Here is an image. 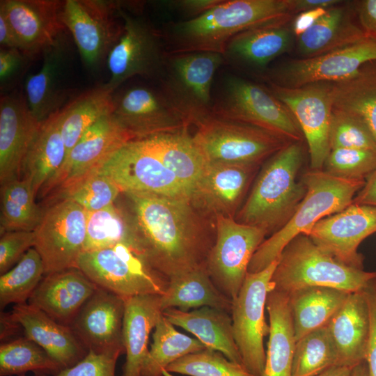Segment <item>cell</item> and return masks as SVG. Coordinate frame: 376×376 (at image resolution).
<instances>
[{
    "label": "cell",
    "instance_id": "53",
    "mask_svg": "<svg viewBox=\"0 0 376 376\" xmlns=\"http://www.w3.org/2000/svg\"><path fill=\"white\" fill-rule=\"evenodd\" d=\"M369 308L370 332L366 361L368 376H376V278L363 289Z\"/></svg>",
    "mask_w": 376,
    "mask_h": 376
},
{
    "label": "cell",
    "instance_id": "61",
    "mask_svg": "<svg viewBox=\"0 0 376 376\" xmlns=\"http://www.w3.org/2000/svg\"><path fill=\"white\" fill-rule=\"evenodd\" d=\"M354 367L333 366L315 376H350Z\"/></svg>",
    "mask_w": 376,
    "mask_h": 376
},
{
    "label": "cell",
    "instance_id": "49",
    "mask_svg": "<svg viewBox=\"0 0 376 376\" xmlns=\"http://www.w3.org/2000/svg\"><path fill=\"white\" fill-rule=\"evenodd\" d=\"M325 171L343 178L364 179L376 169V151L357 148L330 150Z\"/></svg>",
    "mask_w": 376,
    "mask_h": 376
},
{
    "label": "cell",
    "instance_id": "30",
    "mask_svg": "<svg viewBox=\"0 0 376 376\" xmlns=\"http://www.w3.org/2000/svg\"><path fill=\"white\" fill-rule=\"evenodd\" d=\"M251 166L206 162L191 196V204L217 215L230 217L246 187Z\"/></svg>",
    "mask_w": 376,
    "mask_h": 376
},
{
    "label": "cell",
    "instance_id": "27",
    "mask_svg": "<svg viewBox=\"0 0 376 376\" xmlns=\"http://www.w3.org/2000/svg\"><path fill=\"white\" fill-rule=\"evenodd\" d=\"M337 353V365L354 367L365 361L370 313L363 290L350 292L326 326Z\"/></svg>",
    "mask_w": 376,
    "mask_h": 376
},
{
    "label": "cell",
    "instance_id": "7",
    "mask_svg": "<svg viewBox=\"0 0 376 376\" xmlns=\"http://www.w3.org/2000/svg\"><path fill=\"white\" fill-rule=\"evenodd\" d=\"M197 126L193 137L206 162L251 166L293 142L265 129L214 115Z\"/></svg>",
    "mask_w": 376,
    "mask_h": 376
},
{
    "label": "cell",
    "instance_id": "6",
    "mask_svg": "<svg viewBox=\"0 0 376 376\" xmlns=\"http://www.w3.org/2000/svg\"><path fill=\"white\" fill-rule=\"evenodd\" d=\"M224 63L217 52L166 53L159 90L187 125H198L212 115L213 78Z\"/></svg>",
    "mask_w": 376,
    "mask_h": 376
},
{
    "label": "cell",
    "instance_id": "5",
    "mask_svg": "<svg viewBox=\"0 0 376 376\" xmlns=\"http://www.w3.org/2000/svg\"><path fill=\"white\" fill-rule=\"evenodd\" d=\"M376 278V272H366L345 264L300 234L282 251L271 282L273 289L289 294L311 286L335 288L349 292L363 290Z\"/></svg>",
    "mask_w": 376,
    "mask_h": 376
},
{
    "label": "cell",
    "instance_id": "31",
    "mask_svg": "<svg viewBox=\"0 0 376 376\" xmlns=\"http://www.w3.org/2000/svg\"><path fill=\"white\" fill-rule=\"evenodd\" d=\"M65 159L59 110L41 123L24 160L22 178L31 182L40 197Z\"/></svg>",
    "mask_w": 376,
    "mask_h": 376
},
{
    "label": "cell",
    "instance_id": "8",
    "mask_svg": "<svg viewBox=\"0 0 376 376\" xmlns=\"http://www.w3.org/2000/svg\"><path fill=\"white\" fill-rule=\"evenodd\" d=\"M212 115L265 129L290 141H301L304 136L290 110L267 87L235 75L224 79Z\"/></svg>",
    "mask_w": 376,
    "mask_h": 376
},
{
    "label": "cell",
    "instance_id": "22",
    "mask_svg": "<svg viewBox=\"0 0 376 376\" xmlns=\"http://www.w3.org/2000/svg\"><path fill=\"white\" fill-rule=\"evenodd\" d=\"M41 123L17 91L0 100V183L21 179L24 160Z\"/></svg>",
    "mask_w": 376,
    "mask_h": 376
},
{
    "label": "cell",
    "instance_id": "35",
    "mask_svg": "<svg viewBox=\"0 0 376 376\" xmlns=\"http://www.w3.org/2000/svg\"><path fill=\"white\" fill-rule=\"evenodd\" d=\"M266 308L269 319V334L262 376H292L297 341L288 295L271 290L267 295Z\"/></svg>",
    "mask_w": 376,
    "mask_h": 376
},
{
    "label": "cell",
    "instance_id": "20",
    "mask_svg": "<svg viewBox=\"0 0 376 376\" xmlns=\"http://www.w3.org/2000/svg\"><path fill=\"white\" fill-rule=\"evenodd\" d=\"M64 1L1 0V12L10 24L19 49L31 60L42 56L65 32L61 20Z\"/></svg>",
    "mask_w": 376,
    "mask_h": 376
},
{
    "label": "cell",
    "instance_id": "56",
    "mask_svg": "<svg viewBox=\"0 0 376 376\" xmlns=\"http://www.w3.org/2000/svg\"><path fill=\"white\" fill-rule=\"evenodd\" d=\"M327 10V9L324 8H317L298 13L292 22L293 33L297 37L303 34L324 15Z\"/></svg>",
    "mask_w": 376,
    "mask_h": 376
},
{
    "label": "cell",
    "instance_id": "63",
    "mask_svg": "<svg viewBox=\"0 0 376 376\" xmlns=\"http://www.w3.org/2000/svg\"><path fill=\"white\" fill-rule=\"evenodd\" d=\"M20 376H24V375H20Z\"/></svg>",
    "mask_w": 376,
    "mask_h": 376
},
{
    "label": "cell",
    "instance_id": "45",
    "mask_svg": "<svg viewBox=\"0 0 376 376\" xmlns=\"http://www.w3.org/2000/svg\"><path fill=\"white\" fill-rule=\"evenodd\" d=\"M337 365V353L327 327L296 342L292 376H315Z\"/></svg>",
    "mask_w": 376,
    "mask_h": 376
},
{
    "label": "cell",
    "instance_id": "25",
    "mask_svg": "<svg viewBox=\"0 0 376 376\" xmlns=\"http://www.w3.org/2000/svg\"><path fill=\"white\" fill-rule=\"evenodd\" d=\"M42 56L41 68L27 77L24 86V95L31 111L40 123L61 110L67 97L63 84L70 46L65 32Z\"/></svg>",
    "mask_w": 376,
    "mask_h": 376
},
{
    "label": "cell",
    "instance_id": "11",
    "mask_svg": "<svg viewBox=\"0 0 376 376\" xmlns=\"http://www.w3.org/2000/svg\"><path fill=\"white\" fill-rule=\"evenodd\" d=\"M279 259L263 270L248 272L237 296L231 300L232 325L242 365L253 376H262L266 360L264 337L269 334L265 318L266 301Z\"/></svg>",
    "mask_w": 376,
    "mask_h": 376
},
{
    "label": "cell",
    "instance_id": "26",
    "mask_svg": "<svg viewBox=\"0 0 376 376\" xmlns=\"http://www.w3.org/2000/svg\"><path fill=\"white\" fill-rule=\"evenodd\" d=\"M11 312L22 325L24 336L42 347L63 368L75 365L87 354L70 327L57 322L40 308L24 303L15 305Z\"/></svg>",
    "mask_w": 376,
    "mask_h": 376
},
{
    "label": "cell",
    "instance_id": "9",
    "mask_svg": "<svg viewBox=\"0 0 376 376\" xmlns=\"http://www.w3.org/2000/svg\"><path fill=\"white\" fill-rule=\"evenodd\" d=\"M132 10L118 1L123 31L107 57L110 77L104 84L112 93L134 76L159 79L164 72L166 53L162 35Z\"/></svg>",
    "mask_w": 376,
    "mask_h": 376
},
{
    "label": "cell",
    "instance_id": "10",
    "mask_svg": "<svg viewBox=\"0 0 376 376\" xmlns=\"http://www.w3.org/2000/svg\"><path fill=\"white\" fill-rule=\"evenodd\" d=\"M77 268L97 287L125 299L142 295H162L167 284L130 244L83 251Z\"/></svg>",
    "mask_w": 376,
    "mask_h": 376
},
{
    "label": "cell",
    "instance_id": "24",
    "mask_svg": "<svg viewBox=\"0 0 376 376\" xmlns=\"http://www.w3.org/2000/svg\"><path fill=\"white\" fill-rule=\"evenodd\" d=\"M97 288L80 269L70 268L45 275L28 304L70 327Z\"/></svg>",
    "mask_w": 376,
    "mask_h": 376
},
{
    "label": "cell",
    "instance_id": "50",
    "mask_svg": "<svg viewBox=\"0 0 376 376\" xmlns=\"http://www.w3.org/2000/svg\"><path fill=\"white\" fill-rule=\"evenodd\" d=\"M123 352L122 350L104 352L88 350L81 360L71 367L63 368L53 375L36 376H115L117 359Z\"/></svg>",
    "mask_w": 376,
    "mask_h": 376
},
{
    "label": "cell",
    "instance_id": "39",
    "mask_svg": "<svg viewBox=\"0 0 376 376\" xmlns=\"http://www.w3.org/2000/svg\"><path fill=\"white\" fill-rule=\"evenodd\" d=\"M331 84L333 108L360 119L376 141V68L366 64L354 76Z\"/></svg>",
    "mask_w": 376,
    "mask_h": 376
},
{
    "label": "cell",
    "instance_id": "54",
    "mask_svg": "<svg viewBox=\"0 0 376 376\" xmlns=\"http://www.w3.org/2000/svg\"><path fill=\"white\" fill-rule=\"evenodd\" d=\"M223 0H168L157 3L162 8L169 11H176L193 18L199 16Z\"/></svg>",
    "mask_w": 376,
    "mask_h": 376
},
{
    "label": "cell",
    "instance_id": "40",
    "mask_svg": "<svg viewBox=\"0 0 376 376\" xmlns=\"http://www.w3.org/2000/svg\"><path fill=\"white\" fill-rule=\"evenodd\" d=\"M174 326L163 314L155 327L141 376H161L176 360L207 349L197 338L180 333Z\"/></svg>",
    "mask_w": 376,
    "mask_h": 376
},
{
    "label": "cell",
    "instance_id": "2",
    "mask_svg": "<svg viewBox=\"0 0 376 376\" xmlns=\"http://www.w3.org/2000/svg\"><path fill=\"white\" fill-rule=\"evenodd\" d=\"M291 0H223L198 17L171 24L164 38L169 54L212 52L224 54L228 41L248 29L288 23Z\"/></svg>",
    "mask_w": 376,
    "mask_h": 376
},
{
    "label": "cell",
    "instance_id": "19",
    "mask_svg": "<svg viewBox=\"0 0 376 376\" xmlns=\"http://www.w3.org/2000/svg\"><path fill=\"white\" fill-rule=\"evenodd\" d=\"M111 115L132 140L178 130L188 125L160 90L143 85L113 93Z\"/></svg>",
    "mask_w": 376,
    "mask_h": 376
},
{
    "label": "cell",
    "instance_id": "13",
    "mask_svg": "<svg viewBox=\"0 0 376 376\" xmlns=\"http://www.w3.org/2000/svg\"><path fill=\"white\" fill-rule=\"evenodd\" d=\"M97 173L111 178L122 192L185 198L189 191L139 139L131 140L109 156Z\"/></svg>",
    "mask_w": 376,
    "mask_h": 376
},
{
    "label": "cell",
    "instance_id": "15",
    "mask_svg": "<svg viewBox=\"0 0 376 376\" xmlns=\"http://www.w3.org/2000/svg\"><path fill=\"white\" fill-rule=\"evenodd\" d=\"M217 240L208 260L209 274L230 300L238 294L250 261L267 231L265 228L216 216Z\"/></svg>",
    "mask_w": 376,
    "mask_h": 376
},
{
    "label": "cell",
    "instance_id": "55",
    "mask_svg": "<svg viewBox=\"0 0 376 376\" xmlns=\"http://www.w3.org/2000/svg\"><path fill=\"white\" fill-rule=\"evenodd\" d=\"M354 10L366 38L376 41V0L356 1Z\"/></svg>",
    "mask_w": 376,
    "mask_h": 376
},
{
    "label": "cell",
    "instance_id": "29",
    "mask_svg": "<svg viewBox=\"0 0 376 376\" xmlns=\"http://www.w3.org/2000/svg\"><path fill=\"white\" fill-rule=\"evenodd\" d=\"M292 41V32L288 23L267 25L233 37L223 55L226 62L230 64L260 71L275 58L287 52Z\"/></svg>",
    "mask_w": 376,
    "mask_h": 376
},
{
    "label": "cell",
    "instance_id": "48",
    "mask_svg": "<svg viewBox=\"0 0 376 376\" xmlns=\"http://www.w3.org/2000/svg\"><path fill=\"white\" fill-rule=\"evenodd\" d=\"M329 144L331 150L357 148L376 151V141L366 125L352 114L334 108Z\"/></svg>",
    "mask_w": 376,
    "mask_h": 376
},
{
    "label": "cell",
    "instance_id": "42",
    "mask_svg": "<svg viewBox=\"0 0 376 376\" xmlns=\"http://www.w3.org/2000/svg\"><path fill=\"white\" fill-rule=\"evenodd\" d=\"M119 243H126L134 248V233L127 212L116 203L97 211L87 212L84 251L104 249Z\"/></svg>",
    "mask_w": 376,
    "mask_h": 376
},
{
    "label": "cell",
    "instance_id": "57",
    "mask_svg": "<svg viewBox=\"0 0 376 376\" xmlns=\"http://www.w3.org/2000/svg\"><path fill=\"white\" fill-rule=\"evenodd\" d=\"M0 322V339L3 343L19 338L17 337L19 333L24 332L22 325L16 320L11 311L6 313L1 311Z\"/></svg>",
    "mask_w": 376,
    "mask_h": 376
},
{
    "label": "cell",
    "instance_id": "21",
    "mask_svg": "<svg viewBox=\"0 0 376 376\" xmlns=\"http://www.w3.org/2000/svg\"><path fill=\"white\" fill-rule=\"evenodd\" d=\"M375 232L376 206L352 203L318 221L306 235L340 261L363 269V257L358 247Z\"/></svg>",
    "mask_w": 376,
    "mask_h": 376
},
{
    "label": "cell",
    "instance_id": "17",
    "mask_svg": "<svg viewBox=\"0 0 376 376\" xmlns=\"http://www.w3.org/2000/svg\"><path fill=\"white\" fill-rule=\"evenodd\" d=\"M373 61H376V41L365 38L317 56L287 61L270 71L268 80L289 88L338 82L354 76Z\"/></svg>",
    "mask_w": 376,
    "mask_h": 376
},
{
    "label": "cell",
    "instance_id": "46",
    "mask_svg": "<svg viewBox=\"0 0 376 376\" xmlns=\"http://www.w3.org/2000/svg\"><path fill=\"white\" fill-rule=\"evenodd\" d=\"M122 193L109 177L95 171L70 188L44 203L42 207L59 199H69L87 212H95L115 203Z\"/></svg>",
    "mask_w": 376,
    "mask_h": 376
},
{
    "label": "cell",
    "instance_id": "4",
    "mask_svg": "<svg viewBox=\"0 0 376 376\" xmlns=\"http://www.w3.org/2000/svg\"><path fill=\"white\" fill-rule=\"evenodd\" d=\"M301 141H293L274 153L258 176L238 222L269 230L282 228L292 217L306 189L296 180L303 162Z\"/></svg>",
    "mask_w": 376,
    "mask_h": 376
},
{
    "label": "cell",
    "instance_id": "14",
    "mask_svg": "<svg viewBox=\"0 0 376 376\" xmlns=\"http://www.w3.org/2000/svg\"><path fill=\"white\" fill-rule=\"evenodd\" d=\"M118 1L65 0L61 20L70 32L88 68L97 70L119 40L123 22H118ZM121 20V19H120Z\"/></svg>",
    "mask_w": 376,
    "mask_h": 376
},
{
    "label": "cell",
    "instance_id": "36",
    "mask_svg": "<svg viewBox=\"0 0 376 376\" xmlns=\"http://www.w3.org/2000/svg\"><path fill=\"white\" fill-rule=\"evenodd\" d=\"M165 291L160 295L162 311L210 306L225 311L231 308V300L219 291L207 270L200 264L169 278Z\"/></svg>",
    "mask_w": 376,
    "mask_h": 376
},
{
    "label": "cell",
    "instance_id": "58",
    "mask_svg": "<svg viewBox=\"0 0 376 376\" xmlns=\"http://www.w3.org/2000/svg\"><path fill=\"white\" fill-rule=\"evenodd\" d=\"M353 203L376 206V169L366 178L364 186L354 198Z\"/></svg>",
    "mask_w": 376,
    "mask_h": 376
},
{
    "label": "cell",
    "instance_id": "12",
    "mask_svg": "<svg viewBox=\"0 0 376 376\" xmlns=\"http://www.w3.org/2000/svg\"><path fill=\"white\" fill-rule=\"evenodd\" d=\"M42 208L33 230V248L42 258L45 275L77 267L84 250L87 212L69 199L56 200Z\"/></svg>",
    "mask_w": 376,
    "mask_h": 376
},
{
    "label": "cell",
    "instance_id": "51",
    "mask_svg": "<svg viewBox=\"0 0 376 376\" xmlns=\"http://www.w3.org/2000/svg\"><path fill=\"white\" fill-rule=\"evenodd\" d=\"M31 59L17 48L0 47V89L7 94L24 76Z\"/></svg>",
    "mask_w": 376,
    "mask_h": 376
},
{
    "label": "cell",
    "instance_id": "62",
    "mask_svg": "<svg viewBox=\"0 0 376 376\" xmlns=\"http://www.w3.org/2000/svg\"><path fill=\"white\" fill-rule=\"evenodd\" d=\"M350 376H368L366 361H363L354 366Z\"/></svg>",
    "mask_w": 376,
    "mask_h": 376
},
{
    "label": "cell",
    "instance_id": "16",
    "mask_svg": "<svg viewBox=\"0 0 376 376\" xmlns=\"http://www.w3.org/2000/svg\"><path fill=\"white\" fill-rule=\"evenodd\" d=\"M269 91L291 112L305 137L311 170H322L330 152L329 130L333 111L331 82L289 88L269 82Z\"/></svg>",
    "mask_w": 376,
    "mask_h": 376
},
{
    "label": "cell",
    "instance_id": "37",
    "mask_svg": "<svg viewBox=\"0 0 376 376\" xmlns=\"http://www.w3.org/2000/svg\"><path fill=\"white\" fill-rule=\"evenodd\" d=\"M350 293L335 288L311 286L288 294L296 341L326 327Z\"/></svg>",
    "mask_w": 376,
    "mask_h": 376
},
{
    "label": "cell",
    "instance_id": "59",
    "mask_svg": "<svg viewBox=\"0 0 376 376\" xmlns=\"http://www.w3.org/2000/svg\"><path fill=\"white\" fill-rule=\"evenodd\" d=\"M343 2L340 0H291V5L295 14L317 8L329 9Z\"/></svg>",
    "mask_w": 376,
    "mask_h": 376
},
{
    "label": "cell",
    "instance_id": "52",
    "mask_svg": "<svg viewBox=\"0 0 376 376\" xmlns=\"http://www.w3.org/2000/svg\"><path fill=\"white\" fill-rule=\"evenodd\" d=\"M33 231H10L1 235V275L12 269L22 259L27 251L33 247Z\"/></svg>",
    "mask_w": 376,
    "mask_h": 376
},
{
    "label": "cell",
    "instance_id": "33",
    "mask_svg": "<svg viewBox=\"0 0 376 376\" xmlns=\"http://www.w3.org/2000/svg\"><path fill=\"white\" fill-rule=\"evenodd\" d=\"M163 314L173 325L194 334L207 349L221 352L230 361L242 365L233 336L232 319L225 311L203 306L191 311L169 308Z\"/></svg>",
    "mask_w": 376,
    "mask_h": 376
},
{
    "label": "cell",
    "instance_id": "44",
    "mask_svg": "<svg viewBox=\"0 0 376 376\" xmlns=\"http://www.w3.org/2000/svg\"><path fill=\"white\" fill-rule=\"evenodd\" d=\"M62 369L42 347L24 336L1 343V376L22 375L28 371L56 373Z\"/></svg>",
    "mask_w": 376,
    "mask_h": 376
},
{
    "label": "cell",
    "instance_id": "34",
    "mask_svg": "<svg viewBox=\"0 0 376 376\" xmlns=\"http://www.w3.org/2000/svg\"><path fill=\"white\" fill-rule=\"evenodd\" d=\"M343 3L327 9L311 28L297 37V49L302 58L324 54L366 38L354 19L353 9Z\"/></svg>",
    "mask_w": 376,
    "mask_h": 376
},
{
    "label": "cell",
    "instance_id": "32",
    "mask_svg": "<svg viewBox=\"0 0 376 376\" xmlns=\"http://www.w3.org/2000/svg\"><path fill=\"white\" fill-rule=\"evenodd\" d=\"M186 127L139 140L176 175L191 196L206 162Z\"/></svg>",
    "mask_w": 376,
    "mask_h": 376
},
{
    "label": "cell",
    "instance_id": "3",
    "mask_svg": "<svg viewBox=\"0 0 376 376\" xmlns=\"http://www.w3.org/2000/svg\"><path fill=\"white\" fill-rule=\"evenodd\" d=\"M306 191L290 220L260 245L253 254L248 272H258L278 259L295 237L306 235L320 219L339 212L353 203L364 186V179H348L325 171L311 170L302 178Z\"/></svg>",
    "mask_w": 376,
    "mask_h": 376
},
{
    "label": "cell",
    "instance_id": "38",
    "mask_svg": "<svg viewBox=\"0 0 376 376\" xmlns=\"http://www.w3.org/2000/svg\"><path fill=\"white\" fill-rule=\"evenodd\" d=\"M113 95L104 84L81 93L60 110L66 158L90 127L112 113Z\"/></svg>",
    "mask_w": 376,
    "mask_h": 376
},
{
    "label": "cell",
    "instance_id": "18",
    "mask_svg": "<svg viewBox=\"0 0 376 376\" xmlns=\"http://www.w3.org/2000/svg\"><path fill=\"white\" fill-rule=\"evenodd\" d=\"M131 140L111 113L104 116L82 135L40 198L47 202L95 173L109 156Z\"/></svg>",
    "mask_w": 376,
    "mask_h": 376
},
{
    "label": "cell",
    "instance_id": "28",
    "mask_svg": "<svg viewBox=\"0 0 376 376\" xmlns=\"http://www.w3.org/2000/svg\"><path fill=\"white\" fill-rule=\"evenodd\" d=\"M162 315L160 295L125 299L122 337L126 359L123 376H141L149 352L150 334Z\"/></svg>",
    "mask_w": 376,
    "mask_h": 376
},
{
    "label": "cell",
    "instance_id": "41",
    "mask_svg": "<svg viewBox=\"0 0 376 376\" xmlns=\"http://www.w3.org/2000/svg\"><path fill=\"white\" fill-rule=\"evenodd\" d=\"M36 198L28 179L22 178L1 185V235L35 230L42 214V208L36 203Z\"/></svg>",
    "mask_w": 376,
    "mask_h": 376
},
{
    "label": "cell",
    "instance_id": "60",
    "mask_svg": "<svg viewBox=\"0 0 376 376\" xmlns=\"http://www.w3.org/2000/svg\"><path fill=\"white\" fill-rule=\"evenodd\" d=\"M0 45L1 47L19 49L16 36L5 15L0 12Z\"/></svg>",
    "mask_w": 376,
    "mask_h": 376
},
{
    "label": "cell",
    "instance_id": "47",
    "mask_svg": "<svg viewBox=\"0 0 376 376\" xmlns=\"http://www.w3.org/2000/svg\"><path fill=\"white\" fill-rule=\"evenodd\" d=\"M166 371L189 376H253L242 364L210 349L181 357L171 363Z\"/></svg>",
    "mask_w": 376,
    "mask_h": 376
},
{
    "label": "cell",
    "instance_id": "43",
    "mask_svg": "<svg viewBox=\"0 0 376 376\" xmlns=\"http://www.w3.org/2000/svg\"><path fill=\"white\" fill-rule=\"evenodd\" d=\"M45 276L42 258L33 248L0 276V308L26 303Z\"/></svg>",
    "mask_w": 376,
    "mask_h": 376
},
{
    "label": "cell",
    "instance_id": "1",
    "mask_svg": "<svg viewBox=\"0 0 376 376\" xmlns=\"http://www.w3.org/2000/svg\"><path fill=\"white\" fill-rule=\"evenodd\" d=\"M122 193L129 202L134 248L155 272L170 278L199 265L201 227L189 200Z\"/></svg>",
    "mask_w": 376,
    "mask_h": 376
},
{
    "label": "cell",
    "instance_id": "23",
    "mask_svg": "<svg viewBox=\"0 0 376 376\" xmlns=\"http://www.w3.org/2000/svg\"><path fill=\"white\" fill-rule=\"evenodd\" d=\"M124 311V298L98 287L70 327L88 351L125 352L122 337Z\"/></svg>",
    "mask_w": 376,
    "mask_h": 376
}]
</instances>
